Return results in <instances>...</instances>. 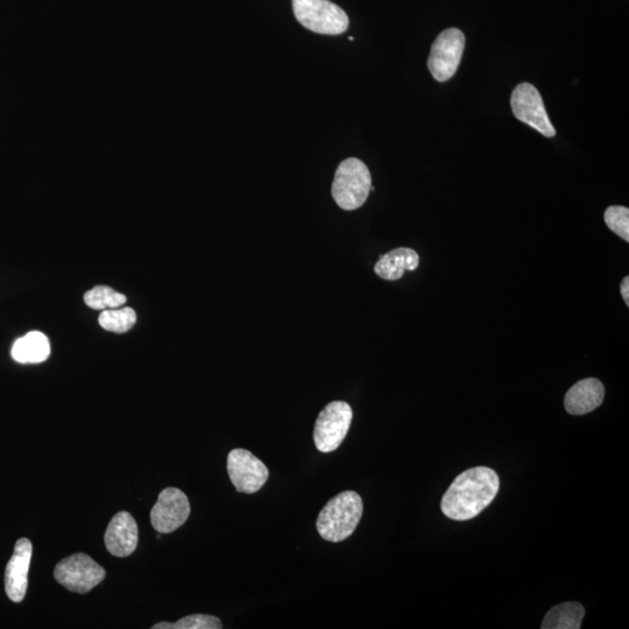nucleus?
<instances>
[{"instance_id":"7","label":"nucleus","mask_w":629,"mask_h":629,"mask_svg":"<svg viewBox=\"0 0 629 629\" xmlns=\"http://www.w3.org/2000/svg\"><path fill=\"white\" fill-rule=\"evenodd\" d=\"M465 37L461 30L448 28L436 38L428 59V68L437 82H447L461 63Z\"/></svg>"},{"instance_id":"8","label":"nucleus","mask_w":629,"mask_h":629,"mask_svg":"<svg viewBox=\"0 0 629 629\" xmlns=\"http://www.w3.org/2000/svg\"><path fill=\"white\" fill-rule=\"evenodd\" d=\"M511 106L514 116L522 123L533 127L544 137L553 138L556 136L555 127L550 122L539 90L533 84H519L513 91Z\"/></svg>"},{"instance_id":"6","label":"nucleus","mask_w":629,"mask_h":629,"mask_svg":"<svg viewBox=\"0 0 629 629\" xmlns=\"http://www.w3.org/2000/svg\"><path fill=\"white\" fill-rule=\"evenodd\" d=\"M54 576L63 588L84 595L103 581L106 572L90 556L75 554L56 565Z\"/></svg>"},{"instance_id":"5","label":"nucleus","mask_w":629,"mask_h":629,"mask_svg":"<svg viewBox=\"0 0 629 629\" xmlns=\"http://www.w3.org/2000/svg\"><path fill=\"white\" fill-rule=\"evenodd\" d=\"M353 412L348 402L334 401L318 415L314 442L318 451L329 454L339 448L349 433Z\"/></svg>"},{"instance_id":"20","label":"nucleus","mask_w":629,"mask_h":629,"mask_svg":"<svg viewBox=\"0 0 629 629\" xmlns=\"http://www.w3.org/2000/svg\"><path fill=\"white\" fill-rule=\"evenodd\" d=\"M222 621L208 614H193L169 625V629H221Z\"/></svg>"},{"instance_id":"22","label":"nucleus","mask_w":629,"mask_h":629,"mask_svg":"<svg viewBox=\"0 0 629 629\" xmlns=\"http://www.w3.org/2000/svg\"><path fill=\"white\" fill-rule=\"evenodd\" d=\"M349 40L353 41V40H355V38H353V37H349Z\"/></svg>"},{"instance_id":"21","label":"nucleus","mask_w":629,"mask_h":629,"mask_svg":"<svg viewBox=\"0 0 629 629\" xmlns=\"http://www.w3.org/2000/svg\"><path fill=\"white\" fill-rule=\"evenodd\" d=\"M621 296H623V299L627 305V307H629V278L625 277L623 282H621Z\"/></svg>"},{"instance_id":"12","label":"nucleus","mask_w":629,"mask_h":629,"mask_svg":"<svg viewBox=\"0 0 629 629\" xmlns=\"http://www.w3.org/2000/svg\"><path fill=\"white\" fill-rule=\"evenodd\" d=\"M105 547L116 557H127L138 546V525L130 513L119 512L112 518L105 532Z\"/></svg>"},{"instance_id":"17","label":"nucleus","mask_w":629,"mask_h":629,"mask_svg":"<svg viewBox=\"0 0 629 629\" xmlns=\"http://www.w3.org/2000/svg\"><path fill=\"white\" fill-rule=\"evenodd\" d=\"M101 327L105 330L124 334L131 330L137 322V314L132 308L106 309L100 315Z\"/></svg>"},{"instance_id":"1","label":"nucleus","mask_w":629,"mask_h":629,"mask_svg":"<svg viewBox=\"0 0 629 629\" xmlns=\"http://www.w3.org/2000/svg\"><path fill=\"white\" fill-rule=\"evenodd\" d=\"M499 487L496 471L485 466L466 470L445 492L441 504L442 512L451 520H472L492 504Z\"/></svg>"},{"instance_id":"4","label":"nucleus","mask_w":629,"mask_h":629,"mask_svg":"<svg viewBox=\"0 0 629 629\" xmlns=\"http://www.w3.org/2000/svg\"><path fill=\"white\" fill-rule=\"evenodd\" d=\"M296 20L317 34L339 35L348 30V14L330 0H293Z\"/></svg>"},{"instance_id":"18","label":"nucleus","mask_w":629,"mask_h":629,"mask_svg":"<svg viewBox=\"0 0 629 629\" xmlns=\"http://www.w3.org/2000/svg\"><path fill=\"white\" fill-rule=\"evenodd\" d=\"M126 296L106 286H96L84 295L87 306L96 310L117 309L125 305Z\"/></svg>"},{"instance_id":"16","label":"nucleus","mask_w":629,"mask_h":629,"mask_svg":"<svg viewBox=\"0 0 629 629\" xmlns=\"http://www.w3.org/2000/svg\"><path fill=\"white\" fill-rule=\"evenodd\" d=\"M584 607L578 603H564L551 609L544 617L543 629H579L584 618Z\"/></svg>"},{"instance_id":"11","label":"nucleus","mask_w":629,"mask_h":629,"mask_svg":"<svg viewBox=\"0 0 629 629\" xmlns=\"http://www.w3.org/2000/svg\"><path fill=\"white\" fill-rule=\"evenodd\" d=\"M33 547L28 539H20L5 571V591L14 603L23 602L27 586L28 571L32 560Z\"/></svg>"},{"instance_id":"14","label":"nucleus","mask_w":629,"mask_h":629,"mask_svg":"<svg viewBox=\"0 0 629 629\" xmlns=\"http://www.w3.org/2000/svg\"><path fill=\"white\" fill-rule=\"evenodd\" d=\"M419 265L418 252L408 247H399L381 256L374 266V272L381 279L397 281L404 277L406 271H415Z\"/></svg>"},{"instance_id":"13","label":"nucleus","mask_w":629,"mask_h":629,"mask_svg":"<svg viewBox=\"0 0 629 629\" xmlns=\"http://www.w3.org/2000/svg\"><path fill=\"white\" fill-rule=\"evenodd\" d=\"M605 387L602 381L589 378L578 381L565 394L564 406L571 415H585L603 404Z\"/></svg>"},{"instance_id":"3","label":"nucleus","mask_w":629,"mask_h":629,"mask_svg":"<svg viewBox=\"0 0 629 629\" xmlns=\"http://www.w3.org/2000/svg\"><path fill=\"white\" fill-rule=\"evenodd\" d=\"M372 176L362 160L349 158L339 164L331 195L337 206L346 211L363 207L371 193Z\"/></svg>"},{"instance_id":"9","label":"nucleus","mask_w":629,"mask_h":629,"mask_svg":"<svg viewBox=\"0 0 629 629\" xmlns=\"http://www.w3.org/2000/svg\"><path fill=\"white\" fill-rule=\"evenodd\" d=\"M228 472L237 492L253 494L263 489L270 472L249 450L235 449L228 456Z\"/></svg>"},{"instance_id":"10","label":"nucleus","mask_w":629,"mask_h":629,"mask_svg":"<svg viewBox=\"0 0 629 629\" xmlns=\"http://www.w3.org/2000/svg\"><path fill=\"white\" fill-rule=\"evenodd\" d=\"M190 515L188 497L175 487H168L159 494L151 512L152 526L160 534L175 532L186 524Z\"/></svg>"},{"instance_id":"2","label":"nucleus","mask_w":629,"mask_h":629,"mask_svg":"<svg viewBox=\"0 0 629 629\" xmlns=\"http://www.w3.org/2000/svg\"><path fill=\"white\" fill-rule=\"evenodd\" d=\"M363 500L353 491L339 493L318 515L316 528L322 539L342 542L355 532L363 517Z\"/></svg>"},{"instance_id":"15","label":"nucleus","mask_w":629,"mask_h":629,"mask_svg":"<svg viewBox=\"0 0 629 629\" xmlns=\"http://www.w3.org/2000/svg\"><path fill=\"white\" fill-rule=\"evenodd\" d=\"M12 358L20 364H39L51 355V344L45 334L31 331L13 344Z\"/></svg>"},{"instance_id":"19","label":"nucleus","mask_w":629,"mask_h":629,"mask_svg":"<svg viewBox=\"0 0 629 629\" xmlns=\"http://www.w3.org/2000/svg\"><path fill=\"white\" fill-rule=\"evenodd\" d=\"M605 223L612 232L629 242V210L626 207L613 206L605 211Z\"/></svg>"}]
</instances>
